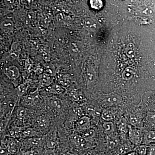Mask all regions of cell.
<instances>
[{"label": "cell", "instance_id": "1f68e13d", "mask_svg": "<svg viewBox=\"0 0 155 155\" xmlns=\"http://www.w3.org/2000/svg\"><path fill=\"white\" fill-rule=\"evenodd\" d=\"M27 87L28 86L26 85V84H22L21 85L19 86V93L21 94V95L23 94L26 91V90H27Z\"/></svg>", "mask_w": 155, "mask_h": 155}, {"label": "cell", "instance_id": "5b68a950", "mask_svg": "<svg viewBox=\"0 0 155 155\" xmlns=\"http://www.w3.org/2000/svg\"><path fill=\"white\" fill-rule=\"evenodd\" d=\"M5 147L11 155H15L19 152L22 147V143L15 138H8L2 141V145Z\"/></svg>", "mask_w": 155, "mask_h": 155}, {"label": "cell", "instance_id": "d6a6232c", "mask_svg": "<svg viewBox=\"0 0 155 155\" xmlns=\"http://www.w3.org/2000/svg\"><path fill=\"white\" fill-rule=\"evenodd\" d=\"M1 155H11L5 147H1Z\"/></svg>", "mask_w": 155, "mask_h": 155}, {"label": "cell", "instance_id": "d6986e66", "mask_svg": "<svg viewBox=\"0 0 155 155\" xmlns=\"http://www.w3.org/2000/svg\"><path fill=\"white\" fill-rule=\"evenodd\" d=\"M42 149L30 148L21 149L18 154L15 155H41Z\"/></svg>", "mask_w": 155, "mask_h": 155}, {"label": "cell", "instance_id": "4fadbf2b", "mask_svg": "<svg viewBox=\"0 0 155 155\" xmlns=\"http://www.w3.org/2000/svg\"><path fill=\"white\" fill-rule=\"evenodd\" d=\"M5 74L10 79L15 80L19 76V70L16 66H11L6 69Z\"/></svg>", "mask_w": 155, "mask_h": 155}, {"label": "cell", "instance_id": "ffe728a7", "mask_svg": "<svg viewBox=\"0 0 155 155\" xmlns=\"http://www.w3.org/2000/svg\"><path fill=\"white\" fill-rule=\"evenodd\" d=\"M1 27L4 32L6 33H10L14 30V23L13 21L10 19H6L2 22Z\"/></svg>", "mask_w": 155, "mask_h": 155}, {"label": "cell", "instance_id": "ac0fdd59", "mask_svg": "<svg viewBox=\"0 0 155 155\" xmlns=\"http://www.w3.org/2000/svg\"><path fill=\"white\" fill-rule=\"evenodd\" d=\"M81 136L88 141L94 143L96 137V134L94 130L89 128L81 133Z\"/></svg>", "mask_w": 155, "mask_h": 155}, {"label": "cell", "instance_id": "484cf974", "mask_svg": "<svg viewBox=\"0 0 155 155\" xmlns=\"http://www.w3.org/2000/svg\"><path fill=\"white\" fill-rule=\"evenodd\" d=\"M26 115V109L25 108L19 107L17 110V116L18 119L21 121H23Z\"/></svg>", "mask_w": 155, "mask_h": 155}, {"label": "cell", "instance_id": "52a82bcc", "mask_svg": "<svg viewBox=\"0 0 155 155\" xmlns=\"http://www.w3.org/2000/svg\"><path fill=\"white\" fill-rule=\"evenodd\" d=\"M143 129L155 130V111L147 112L143 119Z\"/></svg>", "mask_w": 155, "mask_h": 155}, {"label": "cell", "instance_id": "f546056e", "mask_svg": "<svg viewBox=\"0 0 155 155\" xmlns=\"http://www.w3.org/2000/svg\"><path fill=\"white\" fill-rule=\"evenodd\" d=\"M147 155H155V143H151L147 145Z\"/></svg>", "mask_w": 155, "mask_h": 155}, {"label": "cell", "instance_id": "4316f807", "mask_svg": "<svg viewBox=\"0 0 155 155\" xmlns=\"http://www.w3.org/2000/svg\"><path fill=\"white\" fill-rule=\"evenodd\" d=\"M90 3L91 8L96 10L100 9L102 7V2L101 0H90Z\"/></svg>", "mask_w": 155, "mask_h": 155}, {"label": "cell", "instance_id": "277c9868", "mask_svg": "<svg viewBox=\"0 0 155 155\" xmlns=\"http://www.w3.org/2000/svg\"><path fill=\"white\" fill-rule=\"evenodd\" d=\"M101 100L104 105L108 107L119 105L122 102V97L115 92L103 94L101 96Z\"/></svg>", "mask_w": 155, "mask_h": 155}, {"label": "cell", "instance_id": "83f0119b", "mask_svg": "<svg viewBox=\"0 0 155 155\" xmlns=\"http://www.w3.org/2000/svg\"><path fill=\"white\" fill-rule=\"evenodd\" d=\"M50 103L51 105L54 107L60 109L61 108V102L60 100L56 97H52L50 98Z\"/></svg>", "mask_w": 155, "mask_h": 155}, {"label": "cell", "instance_id": "6da1fadb", "mask_svg": "<svg viewBox=\"0 0 155 155\" xmlns=\"http://www.w3.org/2000/svg\"><path fill=\"white\" fill-rule=\"evenodd\" d=\"M69 139L72 146L79 151L86 152L96 147L94 143L87 140L81 135L73 134L70 137Z\"/></svg>", "mask_w": 155, "mask_h": 155}, {"label": "cell", "instance_id": "e575fe53", "mask_svg": "<svg viewBox=\"0 0 155 155\" xmlns=\"http://www.w3.org/2000/svg\"><path fill=\"white\" fill-rule=\"evenodd\" d=\"M61 155H77L75 153H73L70 151H65Z\"/></svg>", "mask_w": 155, "mask_h": 155}, {"label": "cell", "instance_id": "ba28073f", "mask_svg": "<svg viewBox=\"0 0 155 155\" xmlns=\"http://www.w3.org/2000/svg\"><path fill=\"white\" fill-rule=\"evenodd\" d=\"M135 147L129 140L121 143L114 154L116 155H126L133 151Z\"/></svg>", "mask_w": 155, "mask_h": 155}, {"label": "cell", "instance_id": "2e32d148", "mask_svg": "<svg viewBox=\"0 0 155 155\" xmlns=\"http://www.w3.org/2000/svg\"><path fill=\"white\" fill-rule=\"evenodd\" d=\"M39 128L41 130L45 129L50 124V119L48 117L45 115H41L38 116L37 119Z\"/></svg>", "mask_w": 155, "mask_h": 155}, {"label": "cell", "instance_id": "8fae6325", "mask_svg": "<svg viewBox=\"0 0 155 155\" xmlns=\"http://www.w3.org/2000/svg\"><path fill=\"white\" fill-rule=\"evenodd\" d=\"M143 136L142 144L148 145L151 143H155V130L143 129Z\"/></svg>", "mask_w": 155, "mask_h": 155}, {"label": "cell", "instance_id": "d4e9b609", "mask_svg": "<svg viewBox=\"0 0 155 155\" xmlns=\"http://www.w3.org/2000/svg\"><path fill=\"white\" fill-rule=\"evenodd\" d=\"M38 92L32 93L27 96V100L31 103H36L39 101L40 97Z\"/></svg>", "mask_w": 155, "mask_h": 155}, {"label": "cell", "instance_id": "f1b7e54d", "mask_svg": "<svg viewBox=\"0 0 155 155\" xmlns=\"http://www.w3.org/2000/svg\"><path fill=\"white\" fill-rule=\"evenodd\" d=\"M82 155H103L98 150L92 148L86 151Z\"/></svg>", "mask_w": 155, "mask_h": 155}, {"label": "cell", "instance_id": "8992f818", "mask_svg": "<svg viewBox=\"0 0 155 155\" xmlns=\"http://www.w3.org/2000/svg\"><path fill=\"white\" fill-rule=\"evenodd\" d=\"M128 125L127 119L124 117H122L118 122L117 129L122 143L129 140L128 139Z\"/></svg>", "mask_w": 155, "mask_h": 155}, {"label": "cell", "instance_id": "5bb4252c", "mask_svg": "<svg viewBox=\"0 0 155 155\" xmlns=\"http://www.w3.org/2000/svg\"><path fill=\"white\" fill-rule=\"evenodd\" d=\"M32 137H42L41 134L31 128H27L22 131L21 138L24 139Z\"/></svg>", "mask_w": 155, "mask_h": 155}, {"label": "cell", "instance_id": "cb8c5ba5", "mask_svg": "<svg viewBox=\"0 0 155 155\" xmlns=\"http://www.w3.org/2000/svg\"><path fill=\"white\" fill-rule=\"evenodd\" d=\"M48 91L50 93L60 94L64 91V89L59 85H54L48 89Z\"/></svg>", "mask_w": 155, "mask_h": 155}, {"label": "cell", "instance_id": "44dd1931", "mask_svg": "<svg viewBox=\"0 0 155 155\" xmlns=\"http://www.w3.org/2000/svg\"><path fill=\"white\" fill-rule=\"evenodd\" d=\"M101 117L104 121L112 122L114 119V114L113 111L109 109H106L104 110L102 113Z\"/></svg>", "mask_w": 155, "mask_h": 155}, {"label": "cell", "instance_id": "603a6c76", "mask_svg": "<svg viewBox=\"0 0 155 155\" xmlns=\"http://www.w3.org/2000/svg\"><path fill=\"white\" fill-rule=\"evenodd\" d=\"M147 145L141 144L135 147L134 150L137 153L138 155H147Z\"/></svg>", "mask_w": 155, "mask_h": 155}, {"label": "cell", "instance_id": "7c38bea8", "mask_svg": "<svg viewBox=\"0 0 155 155\" xmlns=\"http://www.w3.org/2000/svg\"><path fill=\"white\" fill-rule=\"evenodd\" d=\"M145 102L148 111H155V88L147 94Z\"/></svg>", "mask_w": 155, "mask_h": 155}, {"label": "cell", "instance_id": "3957f363", "mask_svg": "<svg viewBox=\"0 0 155 155\" xmlns=\"http://www.w3.org/2000/svg\"><path fill=\"white\" fill-rule=\"evenodd\" d=\"M21 149L30 148L42 149L45 145V139L42 137H32L22 140Z\"/></svg>", "mask_w": 155, "mask_h": 155}, {"label": "cell", "instance_id": "d590c367", "mask_svg": "<svg viewBox=\"0 0 155 155\" xmlns=\"http://www.w3.org/2000/svg\"><path fill=\"white\" fill-rule=\"evenodd\" d=\"M126 155H138V154L135 151L133 150L132 151L128 153Z\"/></svg>", "mask_w": 155, "mask_h": 155}, {"label": "cell", "instance_id": "9a60e30c", "mask_svg": "<svg viewBox=\"0 0 155 155\" xmlns=\"http://www.w3.org/2000/svg\"><path fill=\"white\" fill-rule=\"evenodd\" d=\"M58 145V140L55 136L49 137L45 140V146L47 149L56 150Z\"/></svg>", "mask_w": 155, "mask_h": 155}, {"label": "cell", "instance_id": "30bf717a", "mask_svg": "<svg viewBox=\"0 0 155 155\" xmlns=\"http://www.w3.org/2000/svg\"><path fill=\"white\" fill-rule=\"evenodd\" d=\"M91 126V119L87 116L81 117L76 122L75 128L77 131L82 132L89 129Z\"/></svg>", "mask_w": 155, "mask_h": 155}, {"label": "cell", "instance_id": "7a4b0ae2", "mask_svg": "<svg viewBox=\"0 0 155 155\" xmlns=\"http://www.w3.org/2000/svg\"><path fill=\"white\" fill-rule=\"evenodd\" d=\"M143 129L134 127L130 124L128 125V140L135 147L142 143Z\"/></svg>", "mask_w": 155, "mask_h": 155}, {"label": "cell", "instance_id": "7402d4cb", "mask_svg": "<svg viewBox=\"0 0 155 155\" xmlns=\"http://www.w3.org/2000/svg\"><path fill=\"white\" fill-rule=\"evenodd\" d=\"M21 127H14L10 130V134L13 138H21L22 132Z\"/></svg>", "mask_w": 155, "mask_h": 155}, {"label": "cell", "instance_id": "e0dca14e", "mask_svg": "<svg viewBox=\"0 0 155 155\" xmlns=\"http://www.w3.org/2000/svg\"><path fill=\"white\" fill-rule=\"evenodd\" d=\"M104 132L107 136L114 134L115 131V125L112 121L104 122L103 124Z\"/></svg>", "mask_w": 155, "mask_h": 155}, {"label": "cell", "instance_id": "8d00e7d4", "mask_svg": "<svg viewBox=\"0 0 155 155\" xmlns=\"http://www.w3.org/2000/svg\"><path fill=\"white\" fill-rule=\"evenodd\" d=\"M116 155V154H112V155Z\"/></svg>", "mask_w": 155, "mask_h": 155}, {"label": "cell", "instance_id": "4dcf8cb0", "mask_svg": "<svg viewBox=\"0 0 155 155\" xmlns=\"http://www.w3.org/2000/svg\"><path fill=\"white\" fill-rule=\"evenodd\" d=\"M41 155H59L55 149H46L42 152Z\"/></svg>", "mask_w": 155, "mask_h": 155}, {"label": "cell", "instance_id": "9c48e42d", "mask_svg": "<svg viewBox=\"0 0 155 155\" xmlns=\"http://www.w3.org/2000/svg\"><path fill=\"white\" fill-rule=\"evenodd\" d=\"M145 116L136 113H131L129 115L128 120L130 125L134 127L143 129V121Z\"/></svg>", "mask_w": 155, "mask_h": 155}, {"label": "cell", "instance_id": "836d02e7", "mask_svg": "<svg viewBox=\"0 0 155 155\" xmlns=\"http://www.w3.org/2000/svg\"><path fill=\"white\" fill-rule=\"evenodd\" d=\"M4 1L7 5H13L15 2V0H4Z\"/></svg>", "mask_w": 155, "mask_h": 155}]
</instances>
